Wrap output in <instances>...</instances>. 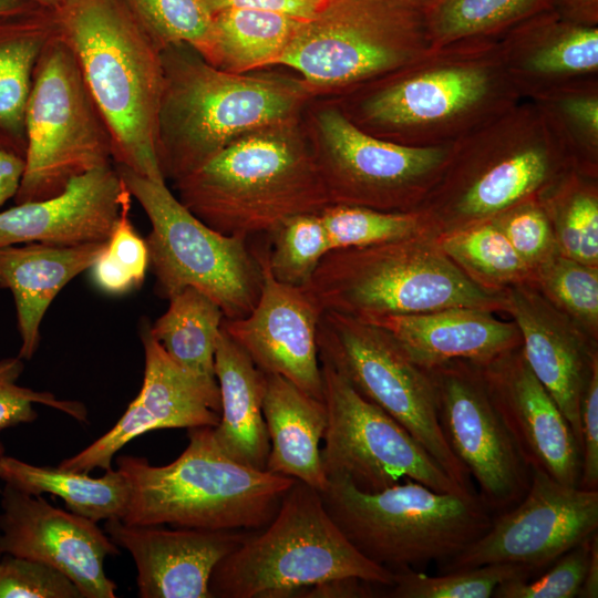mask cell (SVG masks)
<instances>
[{
    "label": "cell",
    "instance_id": "obj_44",
    "mask_svg": "<svg viewBox=\"0 0 598 598\" xmlns=\"http://www.w3.org/2000/svg\"><path fill=\"white\" fill-rule=\"evenodd\" d=\"M539 72H577L597 68L598 31L596 28L573 27L530 61Z\"/></svg>",
    "mask_w": 598,
    "mask_h": 598
},
{
    "label": "cell",
    "instance_id": "obj_13",
    "mask_svg": "<svg viewBox=\"0 0 598 598\" xmlns=\"http://www.w3.org/2000/svg\"><path fill=\"white\" fill-rule=\"evenodd\" d=\"M302 125L330 204L385 210L434 168L443 152L374 136L357 126L333 97H316Z\"/></svg>",
    "mask_w": 598,
    "mask_h": 598
},
{
    "label": "cell",
    "instance_id": "obj_47",
    "mask_svg": "<svg viewBox=\"0 0 598 598\" xmlns=\"http://www.w3.org/2000/svg\"><path fill=\"white\" fill-rule=\"evenodd\" d=\"M499 228L526 265L538 261L550 247V227L546 216L538 209L519 210Z\"/></svg>",
    "mask_w": 598,
    "mask_h": 598
},
{
    "label": "cell",
    "instance_id": "obj_41",
    "mask_svg": "<svg viewBox=\"0 0 598 598\" xmlns=\"http://www.w3.org/2000/svg\"><path fill=\"white\" fill-rule=\"evenodd\" d=\"M595 533L559 557L554 567L535 580L518 579L499 585L496 598H574L578 597L589 563Z\"/></svg>",
    "mask_w": 598,
    "mask_h": 598
},
{
    "label": "cell",
    "instance_id": "obj_20",
    "mask_svg": "<svg viewBox=\"0 0 598 598\" xmlns=\"http://www.w3.org/2000/svg\"><path fill=\"white\" fill-rule=\"evenodd\" d=\"M104 532L132 555L142 598H212L208 584L214 568L249 535L127 525L118 518L106 519Z\"/></svg>",
    "mask_w": 598,
    "mask_h": 598
},
{
    "label": "cell",
    "instance_id": "obj_14",
    "mask_svg": "<svg viewBox=\"0 0 598 598\" xmlns=\"http://www.w3.org/2000/svg\"><path fill=\"white\" fill-rule=\"evenodd\" d=\"M530 473L524 497L444 561L442 573L498 563L524 565L536 573L597 533L598 491L564 485L538 470Z\"/></svg>",
    "mask_w": 598,
    "mask_h": 598
},
{
    "label": "cell",
    "instance_id": "obj_12",
    "mask_svg": "<svg viewBox=\"0 0 598 598\" xmlns=\"http://www.w3.org/2000/svg\"><path fill=\"white\" fill-rule=\"evenodd\" d=\"M320 364L328 415L321 460L328 478L343 477L368 493L412 480L440 493L475 494L454 482L396 420L328 363Z\"/></svg>",
    "mask_w": 598,
    "mask_h": 598
},
{
    "label": "cell",
    "instance_id": "obj_54",
    "mask_svg": "<svg viewBox=\"0 0 598 598\" xmlns=\"http://www.w3.org/2000/svg\"><path fill=\"white\" fill-rule=\"evenodd\" d=\"M37 4L30 0H0V16L21 11Z\"/></svg>",
    "mask_w": 598,
    "mask_h": 598
},
{
    "label": "cell",
    "instance_id": "obj_15",
    "mask_svg": "<svg viewBox=\"0 0 598 598\" xmlns=\"http://www.w3.org/2000/svg\"><path fill=\"white\" fill-rule=\"evenodd\" d=\"M425 370L435 390L442 431L478 484L480 498L489 511L512 508L526 494L532 473L491 400L482 373L452 361Z\"/></svg>",
    "mask_w": 598,
    "mask_h": 598
},
{
    "label": "cell",
    "instance_id": "obj_34",
    "mask_svg": "<svg viewBox=\"0 0 598 598\" xmlns=\"http://www.w3.org/2000/svg\"><path fill=\"white\" fill-rule=\"evenodd\" d=\"M319 215L330 251L404 240L417 226L413 215L355 205L329 204Z\"/></svg>",
    "mask_w": 598,
    "mask_h": 598
},
{
    "label": "cell",
    "instance_id": "obj_43",
    "mask_svg": "<svg viewBox=\"0 0 598 598\" xmlns=\"http://www.w3.org/2000/svg\"><path fill=\"white\" fill-rule=\"evenodd\" d=\"M0 598H82L63 573L44 563L0 556Z\"/></svg>",
    "mask_w": 598,
    "mask_h": 598
},
{
    "label": "cell",
    "instance_id": "obj_52",
    "mask_svg": "<svg viewBox=\"0 0 598 598\" xmlns=\"http://www.w3.org/2000/svg\"><path fill=\"white\" fill-rule=\"evenodd\" d=\"M578 597H598V537H594L588 567Z\"/></svg>",
    "mask_w": 598,
    "mask_h": 598
},
{
    "label": "cell",
    "instance_id": "obj_18",
    "mask_svg": "<svg viewBox=\"0 0 598 598\" xmlns=\"http://www.w3.org/2000/svg\"><path fill=\"white\" fill-rule=\"evenodd\" d=\"M262 285L254 309L223 328L265 373L278 374L323 401L317 329L322 310L305 287L277 281L257 254Z\"/></svg>",
    "mask_w": 598,
    "mask_h": 598
},
{
    "label": "cell",
    "instance_id": "obj_42",
    "mask_svg": "<svg viewBox=\"0 0 598 598\" xmlns=\"http://www.w3.org/2000/svg\"><path fill=\"white\" fill-rule=\"evenodd\" d=\"M23 369L24 360L19 355L0 360V430L33 422L38 417L34 403L60 410L78 421H86V409L82 403L59 400L50 392L19 385L17 381Z\"/></svg>",
    "mask_w": 598,
    "mask_h": 598
},
{
    "label": "cell",
    "instance_id": "obj_39",
    "mask_svg": "<svg viewBox=\"0 0 598 598\" xmlns=\"http://www.w3.org/2000/svg\"><path fill=\"white\" fill-rule=\"evenodd\" d=\"M442 248L454 260L493 279H512L527 268L499 226L495 225L454 234L443 241Z\"/></svg>",
    "mask_w": 598,
    "mask_h": 598
},
{
    "label": "cell",
    "instance_id": "obj_37",
    "mask_svg": "<svg viewBox=\"0 0 598 598\" xmlns=\"http://www.w3.org/2000/svg\"><path fill=\"white\" fill-rule=\"evenodd\" d=\"M157 47L185 42L202 52L213 24L203 0H124Z\"/></svg>",
    "mask_w": 598,
    "mask_h": 598
},
{
    "label": "cell",
    "instance_id": "obj_21",
    "mask_svg": "<svg viewBox=\"0 0 598 598\" xmlns=\"http://www.w3.org/2000/svg\"><path fill=\"white\" fill-rule=\"evenodd\" d=\"M133 197L114 164L73 178L59 195L0 212V248L42 243L74 246L110 237L123 205Z\"/></svg>",
    "mask_w": 598,
    "mask_h": 598
},
{
    "label": "cell",
    "instance_id": "obj_36",
    "mask_svg": "<svg viewBox=\"0 0 598 598\" xmlns=\"http://www.w3.org/2000/svg\"><path fill=\"white\" fill-rule=\"evenodd\" d=\"M131 200L123 205L103 250L90 268L94 283L109 295L138 288L150 267L146 241L130 218Z\"/></svg>",
    "mask_w": 598,
    "mask_h": 598
},
{
    "label": "cell",
    "instance_id": "obj_45",
    "mask_svg": "<svg viewBox=\"0 0 598 598\" xmlns=\"http://www.w3.org/2000/svg\"><path fill=\"white\" fill-rule=\"evenodd\" d=\"M559 240L566 257L586 265L598 262V204L587 195L575 197L563 218Z\"/></svg>",
    "mask_w": 598,
    "mask_h": 598
},
{
    "label": "cell",
    "instance_id": "obj_4",
    "mask_svg": "<svg viewBox=\"0 0 598 598\" xmlns=\"http://www.w3.org/2000/svg\"><path fill=\"white\" fill-rule=\"evenodd\" d=\"M116 467L130 491L121 520L140 526L261 529L296 481L234 461L217 445L212 426L188 429L187 447L167 465L121 455Z\"/></svg>",
    "mask_w": 598,
    "mask_h": 598
},
{
    "label": "cell",
    "instance_id": "obj_49",
    "mask_svg": "<svg viewBox=\"0 0 598 598\" xmlns=\"http://www.w3.org/2000/svg\"><path fill=\"white\" fill-rule=\"evenodd\" d=\"M370 582L354 577L330 579L300 590L296 597L359 598L372 597Z\"/></svg>",
    "mask_w": 598,
    "mask_h": 598
},
{
    "label": "cell",
    "instance_id": "obj_30",
    "mask_svg": "<svg viewBox=\"0 0 598 598\" xmlns=\"http://www.w3.org/2000/svg\"><path fill=\"white\" fill-rule=\"evenodd\" d=\"M0 480L21 492L38 496L44 493L62 498L70 512L95 523L122 519L128 502V484L118 470L103 476L68 468L37 466L12 456H0Z\"/></svg>",
    "mask_w": 598,
    "mask_h": 598
},
{
    "label": "cell",
    "instance_id": "obj_48",
    "mask_svg": "<svg viewBox=\"0 0 598 598\" xmlns=\"http://www.w3.org/2000/svg\"><path fill=\"white\" fill-rule=\"evenodd\" d=\"M213 14L224 9H250L282 13L299 19L312 18L326 0H203Z\"/></svg>",
    "mask_w": 598,
    "mask_h": 598
},
{
    "label": "cell",
    "instance_id": "obj_24",
    "mask_svg": "<svg viewBox=\"0 0 598 598\" xmlns=\"http://www.w3.org/2000/svg\"><path fill=\"white\" fill-rule=\"evenodd\" d=\"M509 309L527 364L557 403L581 448L580 403L597 357L536 297L516 290Z\"/></svg>",
    "mask_w": 598,
    "mask_h": 598
},
{
    "label": "cell",
    "instance_id": "obj_53",
    "mask_svg": "<svg viewBox=\"0 0 598 598\" xmlns=\"http://www.w3.org/2000/svg\"><path fill=\"white\" fill-rule=\"evenodd\" d=\"M567 11L575 16L585 17L586 19L594 18L596 13L597 0H556Z\"/></svg>",
    "mask_w": 598,
    "mask_h": 598
},
{
    "label": "cell",
    "instance_id": "obj_29",
    "mask_svg": "<svg viewBox=\"0 0 598 598\" xmlns=\"http://www.w3.org/2000/svg\"><path fill=\"white\" fill-rule=\"evenodd\" d=\"M301 20L271 11L224 9L213 13L209 39L199 53L228 73L277 68Z\"/></svg>",
    "mask_w": 598,
    "mask_h": 598
},
{
    "label": "cell",
    "instance_id": "obj_32",
    "mask_svg": "<svg viewBox=\"0 0 598 598\" xmlns=\"http://www.w3.org/2000/svg\"><path fill=\"white\" fill-rule=\"evenodd\" d=\"M268 234L271 246L261 255L271 276L285 285L306 287L330 251L319 213L288 217Z\"/></svg>",
    "mask_w": 598,
    "mask_h": 598
},
{
    "label": "cell",
    "instance_id": "obj_50",
    "mask_svg": "<svg viewBox=\"0 0 598 598\" xmlns=\"http://www.w3.org/2000/svg\"><path fill=\"white\" fill-rule=\"evenodd\" d=\"M25 165V156L0 146V207L16 197Z\"/></svg>",
    "mask_w": 598,
    "mask_h": 598
},
{
    "label": "cell",
    "instance_id": "obj_6",
    "mask_svg": "<svg viewBox=\"0 0 598 598\" xmlns=\"http://www.w3.org/2000/svg\"><path fill=\"white\" fill-rule=\"evenodd\" d=\"M328 481L319 493L329 516L357 550L391 570L444 563L493 520L476 494L440 493L412 480L374 493L343 477Z\"/></svg>",
    "mask_w": 598,
    "mask_h": 598
},
{
    "label": "cell",
    "instance_id": "obj_11",
    "mask_svg": "<svg viewBox=\"0 0 598 598\" xmlns=\"http://www.w3.org/2000/svg\"><path fill=\"white\" fill-rule=\"evenodd\" d=\"M317 346L320 361L405 427L454 482L474 492L470 474L442 431L429 372L415 364L385 330L324 311L317 329Z\"/></svg>",
    "mask_w": 598,
    "mask_h": 598
},
{
    "label": "cell",
    "instance_id": "obj_3",
    "mask_svg": "<svg viewBox=\"0 0 598 598\" xmlns=\"http://www.w3.org/2000/svg\"><path fill=\"white\" fill-rule=\"evenodd\" d=\"M174 184L179 202L203 223L245 239L330 204L301 118L239 137Z\"/></svg>",
    "mask_w": 598,
    "mask_h": 598
},
{
    "label": "cell",
    "instance_id": "obj_2",
    "mask_svg": "<svg viewBox=\"0 0 598 598\" xmlns=\"http://www.w3.org/2000/svg\"><path fill=\"white\" fill-rule=\"evenodd\" d=\"M60 34L73 52L113 143V163L166 182L156 143L161 49L124 0H61Z\"/></svg>",
    "mask_w": 598,
    "mask_h": 598
},
{
    "label": "cell",
    "instance_id": "obj_51",
    "mask_svg": "<svg viewBox=\"0 0 598 598\" xmlns=\"http://www.w3.org/2000/svg\"><path fill=\"white\" fill-rule=\"evenodd\" d=\"M567 112L592 132L598 131V103L592 99L571 100L566 103Z\"/></svg>",
    "mask_w": 598,
    "mask_h": 598
},
{
    "label": "cell",
    "instance_id": "obj_9",
    "mask_svg": "<svg viewBox=\"0 0 598 598\" xmlns=\"http://www.w3.org/2000/svg\"><path fill=\"white\" fill-rule=\"evenodd\" d=\"M24 121L27 165L16 204L54 197L73 178L113 163L107 124L60 33L38 60Z\"/></svg>",
    "mask_w": 598,
    "mask_h": 598
},
{
    "label": "cell",
    "instance_id": "obj_19",
    "mask_svg": "<svg viewBox=\"0 0 598 598\" xmlns=\"http://www.w3.org/2000/svg\"><path fill=\"white\" fill-rule=\"evenodd\" d=\"M487 392L525 463L555 481L578 487L581 453L557 403L523 354L485 363Z\"/></svg>",
    "mask_w": 598,
    "mask_h": 598
},
{
    "label": "cell",
    "instance_id": "obj_26",
    "mask_svg": "<svg viewBox=\"0 0 598 598\" xmlns=\"http://www.w3.org/2000/svg\"><path fill=\"white\" fill-rule=\"evenodd\" d=\"M262 414L270 443L266 471L299 480L318 492L326 489L329 481L320 448L328 424L323 401L281 375L265 373Z\"/></svg>",
    "mask_w": 598,
    "mask_h": 598
},
{
    "label": "cell",
    "instance_id": "obj_25",
    "mask_svg": "<svg viewBox=\"0 0 598 598\" xmlns=\"http://www.w3.org/2000/svg\"><path fill=\"white\" fill-rule=\"evenodd\" d=\"M105 243H27L0 248V288L8 289L14 300L20 358L30 360L34 355L41 322L51 302L74 277L91 268Z\"/></svg>",
    "mask_w": 598,
    "mask_h": 598
},
{
    "label": "cell",
    "instance_id": "obj_38",
    "mask_svg": "<svg viewBox=\"0 0 598 598\" xmlns=\"http://www.w3.org/2000/svg\"><path fill=\"white\" fill-rule=\"evenodd\" d=\"M548 0H432L427 19L444 38L478 33L542 9Z\"/></svg>",
    "mask_w": 598,
    "mask_h": 598
},
{
    "label": "cell",
    "instance_id": "obj_46",
    "mask_svg": "<svg viewBox=\"0 0 598 598\" xmlns=\"http://www.w3.org/2000/svg\"><path fill=\"white\" fill-rule=\"evenodd\" d=\"M581 470L578 487L598 491V363H594L580 403Z\"/></svg>",
    "mask_w": 598,
    "mask_h": 598
},
{
    "label": "cell",
    "instance_id": "obj_5",
    "mask_svg": "<svg viewBox=\"0 0 598 598\" xmlns=\"http://www.w3.org/2000/svg\"><path fill=\"white\" fill-rule=\"evenodd\" d=\"M348 577L394 584L393 570L368 559L346 538L320 493L296 480L265 529L249 533L216 565L208 589L212 598H287Z\"/></svg>",
    "mask_w": 598,
    "mask_h": 598
},
{
    "label": "cell",
    "instance_id": "obj_16",
    "mask_svg": "<svg viewBox=\"0 0 598 598\" xmlns=\"http://www.w3.org/2000/svg\"><path fill=\"white\" fill-rule=\"evenodd\" d=\"M0 553L54 567L79 588L82 598H114L116 584L104 570L118 554L95 522L52 506L8 484L1 494Z\"/></svg>",
    "mask_w": 598,
    "mask_h": 598
},
{
    "label": "cell",
    "instance_id": "obj_28",
    "mask_svg": "<svg viewBox=\"0 0 598 598\" xmlns=\"http://www.w3.org/2000/svg\"><path fill=\"white\" fill-rule=\"evenodd\" d=\"M60 33L55 8L0 16V146L25 156V110L38 60Z\"/></svg>",
    "mask_w": 598,
    "mask_h": 598
},
{
    "label": "cell",
    "instance_id": "obj_1",
    "mask_svg": "<svg viewBox=\"0 0 598 598\" xmlns=\"http://www.w3.org/2000/svg\"><path fill=\"white\" fill-rule=\"evenodd\" d=\"M161 58L156 153L165 181L193 173L252 131L301 118L316 99L297 74L228 73L185 42L166 45Z\"/></svg>",
    "mask_w": 598,
    "mask_h": 598
},
{
    "label": "cell",
    "instance_id": "obj_57",
    "mask_svg": "<svg viewBox=\"0 0 598 598\" xmlns=\"http://www.w3.org/2000/svg\"><path fill=\"white\" fill-rule=\"evenodd\" d=\"M4 454V446L3 444L0 442V456H2Z\"/></svg>",
    "mask_w": 598,
    "mask_h": 598
},
{
    "label": "cell",
    "instance_id": "obj_56",
    "mask_svg": "<svg viewBox=\"0 0 598 598\" xmlns=\"http://www.w3.org/2000/svg\"><path fill=\"white\" fill-rule=\"evenodd\" d=\"M405 1H408V2H410V3H413V4L417 6V7L423 8V1H424V0H405ZM425 1H427V0H425ZM431 1H432V0H430V2H431Z\"/></svg>",
    "mask_w": 598,
    "mask_h": 598
},
{
    "label": "cell",
    "instance_id": "obj_33",
    "mask_svg": "<svg viewBox=\"0 0 598 598\" xmlns=\"http://www.w3.org/2000/svg\"><path fill=\"white\" fill-rule=\"evenodd\" d=\"M389 591L393 598H489L507 581L529 579L535 571L524 565L498 563L429 576L411 567L395 569Z\"/></svg>",
    "mask_w": 598,
    "mask_h": 598
},
{
    "label": "cell",
    "instance_id": "obj_23",
    "mask_svg": "<svg viewBox=\"0 0 598 598\" xmlns=\"http://www.w3.org/2000/svg\"><path fill=\"white\" fill-rule=\"evenodd\" d=\"M486 90L483 73L446 69L386 83L355 105L333 99L357 126L377 136L454 115L480 101Z\"/></svg>",
    "mask_w": 598,
    "mask_h": 598
},
{
    "label": "cell",
    "instance_id": "obj_40",
    "mask_svg": "<svg viewBox=\"0 0 598 598\" xmlns=\"http://www.w3.org/2000/svg\"><path fill=\"white\" fill-rule=\"evenodd\" d=\"M547 291L574 317L590 326L598 320V271L566 256L554 257L542 268Z\"/></svg>",
    "mask_w": 598,
    "mask_h": 598
},
{
    "label": "cell",
    "instance_id": "obj_27",
    "mask_svg": "<svg viewBox=\"0 0 598 598\" xmlns=\"http://www.w3.org/2000/svg\"><path fill=\"white\" fill-rule=\"evenodd\" d=\"M220 417L213 427L220 450L234 461L266 471L270 450L262 414L265 373L221 326L215 351Z\"/></svg>",
    "mask_w": 598,
    "mask_h": 598
},
{
    "label": "cell",
    "instance_id": "obj_55",
    "mask_svg": "<svg viewBox=\"0 0 598 598\" xmlns=\"http://www.w3.org/2000/svg\"><path fill=\"white\" fill-rule=\"evenodd\" d=\"M37 4H40V6H43V7H48V8H56L61 0H30Z\"/></svg>",
    "mask_w": 598,
    "mask_h": 598
},
{
    "label": "cell",
    "instance_id": "obj_22",
    "mask_svg": "<svg viewBox=\"0 0 598 598\" xmlns=\"http://www.w3.org/2000/svg\"><path fill=\"white\" fill-rule=\"evenodd\" d=\"M363 321L385 330L423 369L460 359L485 364L511 352L519 341L517 328L480 308L386 315Z\"/></svg>",
    "mask_w": 598,
    "mask_h": 598
},
{
    "label": "cell",
    "instance_id": "obj_8",
    "mask_svg": "<svg viewBox=\"0 0 598 598\" xmlns=\"http://www.w3.org/2000/svg\"><path fill=\"white\" fill-rule=\"evenodd\" d=\"M114 166L152 225L145 241L155 293L168 300L194 288L216 302L225 319L246 317L262 285L259 258L246 239L207 226L173 195L166 182Z\"/></svg>",
    "mask_w": 598,
    "mask_h": 598
},
{
    "label": "cell",
    "instance_id": "obj_58",
    "mask_svg": "<svg viewBox=\"0 0 598 598\" xmlns=\"http://www.w3.org/2000/svg\"><path fill=\"white\" fill-rule=\"evenodd\" d=\"M1 555H2V554L0 553V556H1Z\"/></svg>",
    "mask_w": 598,
    "mask_h": 598
},
{
    "label": "cell",
    "instance_id": "obj_17",
    "mask_svg": "<svg viewBox=\"0 0 598 598\" xmlns=\"http://www.w3.org/2000/svg\"><path fill=\"white\" fill-rule=\"evenodd\" d=\"M144 319L140 337L144 349V378L137 396L116 424L60 467L90 473L111 468L114 455L133 439L159 429L212 426L220 417L219 391L209 389L176 364L151 333Z\"/></svg>",
    "mask_w": 598,
    "mask_h": 598
},
{
    "label": "cell",
    "instance_id": "obj_31",
    "mask_svg": "<svg viewBox=\"0 0 598 598\" xmlns=\"http://www.w3.org/2000/svg\"><path fill=\"white\" fill-rule=\"evenodd\" d=\"M225 316L219 306L194 288L168 299L167 310L151 333L168 357L209 389L219 391L215 351Z\"/></svg>",
    "mask_w": 598,
    "mask_h": 598
},
{
    "label": "cell",
    "instance_id": "obj_35",
    "mask_svg": "<svg viewBox=\"0 0 598 598\" xmlns=\"http://www.w3.org/2000/svg\"><path fill=\"white\" fill-rule=\"evenodd\" d=\"M547 161L537 150L520 152L495 165L465 193L461 209L467 215L499 212L532 192L544 179Z\"/></svg>",
    "mask_w": 598,
    "mask_h": 598
},
{
    "label": "cell",
    "instance_id": "obj_7",
    "mask_svg": "<svg viewBox=\"0 0 598 598\" xmlns=\"http://www.w3.org/2000/svg\"><path fill=\"white\" fill-rule=\"evenodd\" d=\"M405 241L331 250L305 288L322 312L361 320L485 309L494 301L445 256L413 249Z\"/></svg>",
    "mask_w": 598,
    "mask_h": 598
},
{
    "label": "cell",
    "instance_id": "obj_10",
    "mask_svg": "<svg viewBox=\"0 0 598 598\" xmlns=\"http://www.w3.org/2000/svg\"><path fill=\"white\" fill-rule=\"evenodd\" d=\"M423 8L405 0H326L302 19L278 66L292 70L313 97H336L400 68Z\"/></svg>",
    "mask_w": 598,
    "mask_h": 598
}]
</instances>
